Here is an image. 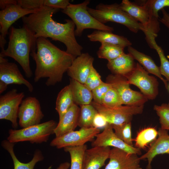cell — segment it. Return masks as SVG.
<instances>
[{"label": "cell", "mask_w": 169, "mask_h": 169, "mask_svg": "<svg viewBox=\"0 0 169 169\" xmlns=\"http://www.w3.org/2000/svg\"><path fill=\"white\" fill-rule=\"evenodd\" d=\"M93 57L87 53H83L75 58L67 72L71 79L84 84L93 66Z\"/></svg>", "instance_id": "cell-18"}, {"label": "cell", "mask_w": 169, "mask_h": 169, "mask_svg": "<svg viewBox=\"0 0 169 169\" xmlns=\"http://www.w3.org/2000/svg\"><path fill=\"white\" fill-rule=\"evenodd\" d=\"M167 89L169 90V84L168 85Z\"/></svg>", "instance_id": "cell-44"}, {"label": "cell", "mask_w": 169, "mask_h": 169, "mask_svg": "<svg viewBox=\"0 0 169 169\" xmlns=\"http://www.w3.org/2000/svg\"><path fill=\"white\" fill-rule=\"evenodd\" d=\"M70 166V163L68 162H65L60 164L57 169H68Z\"/></svg>", "instance_id": "cell-42"}, {"label": "cell", "mask_w": 169, "mask_h": 169, "mask_svg": "<svg viewBox=\"0 0 169 169\" xmlns=\"http://www.w3.org/2000/svg\"><path fill=\"white\" fill-rule=\"evenodd\" d=\"M36 48V52L33 50L30 54L36 65L34 82L47 78L45 84L49 86L61 82L64 74L67 71L75 58L44 38H37Z\"/></svg>", "instance_id": "cell-2"}, {"label": "cell", "mask_w": 169, "mask_h": 169, "mask_svg": "<svg viewBox=\"0 0 169 169\" xmlns=\"http://www.w3.org/2000/svg\"><path fill=\"white\" fill-rule=\"evenodd\" d=\"M103 82L101 76L93 66L84 84L92 91Z\"/></svg>", "instance_id": "cell-37"}, {"label": "cell", "mask_w": 169, "mask_h": 169, "mask_svg": "<svg viewBox=\"0 0 169 169\" xmlns=\"http://www.w3.org/2000/svg\"><path fill=\"white\" fill-rule=\"evenodd\" d=\"M18 3L17 0H0V9L3 10L8 6L13 4Z\"/></svg>", "instance_id": "cell-41"}, {"label": "cell", "mask_w": 169, "mask_h": 169, "mask_svg": "<svg viewBox=\"0 0 169 169\" xmlns=\"http://www.w3.org/2000/svg\"><path fill=\"white\" fill-rule=\"evenodd\" d=\"M91 144L93 146H112L127 153L140 155L141 149L129 146L120 139L115 134L111 124L108 123L101 132L98 134Z\"/></svg>", "instance_id": "cell-14"}, {"label": "cell", "mask_w": 169, "mask_h": 169, "mask_svg": "<svg viewBox=\"0 0 169 169\" xmlns=\"http://www.w3.org/2000/svg\"><path fill=\"white\" fill-rule=\"evenodd\" d=\"M111 87L110 84L103 82L100 85L92 91L94 101L98 103L102 104L105 95Z\"/></svg>", "instance_id": "cell-38"}, {"label": "cell", "mask_w": 169, "mask_h": 169, "mask_svg": "<svg viewBox=\"0 0 169 169\" xmlns=\"http://www.w3.org/2000/svg\"><path fill=\"white\" fill-rule=\"evenodd\" d=\"M127 50L129 53L142 66L145 70L149 73L152 74L159 78L164 83L166 88H167V80L162 76L159 67L157 66L150 56L139 51L131 46L128 47Z\"/></svg>", "instance_id": "cell-24"}, {"label": "cell", "mask_w": 169, "mask_h": 169, "mask_svg": "<svg viewBox=\"0 0 169 169\" xmlns=\"http://www.w3.org/2000/svg\"><path fill=\"white\" fill-rule=\"evenodd\" d=\"M158 131L155 128L149 127L141 130L137 134L134 141L136 147L144 149L147 145L155 141L158 136Z\"/></svg>", "instance_id": "cell-28"}, {"label": "cell", "mask_w": 169, "mask_h": 169, "mask_svg": "<svg viewBox=\"0 0 169 169\" xmlns=\"http://www.w3.org/2000/svg\"><path fill=\"white\" fill-rule=\"evenodd\" d=\"M69 84L75 104L79 105L91 104L93 99L92 92L84 84L71 79Z\"/></svg>", "instance_id": "cell-27"}, {"label": "cell", "mask_w": 169, "mask_h": 169, "mask_svg": "<svg viewBox=\"0 0 169 169\" xmlns=\"http://www.w3.org/2000/svg\"><path fill=\"white\" fill-rule=\"evenodd\" d=\"M110 147L93 146L86 149L83 159V169H100L109 158Z\"/></svg>", "instance_id": "cell-20"}, {"label": "cell", "mask_w": 169, "mask_h": 169, "mask_svg": "<svg viewBox=\"0 0 169 169\" xmlns=\"http://www.w3.org/2000/svg\"><path fill=\"white\" fill-rule=\"evenodd\" d=\"M91 104L99 113L105 117L108 123L112 125H119L131 122L133 116L141 114L144 108V105H122L110 107L98 103L94 101H92Z\"/></svg>", "instance_id": "cell-7"}, {"label": "cell", "mask_w": 169, "mask_h": 169, "mask_svg": "<svg viewBox=\"0 0 169 169\" xmlns=\"http://www.w3.org/2000/svg\"><path fill=\"white\" fill-rule=\"evenodd\" d=\"M119 5L123 10L143 26L146 30L144 33H148L157 37V33L152 25L149 13L145 6L128 0H123Z\"/></svg>", "instance_id": "cell-17"}, {"label": "cell", "mask_w": 169, "mask_h": 169, "mask_svg": "<svg viewBox=\"0 0 169 169\" xmlns=\"http://www.w3.org/2000/svg\"><path fill=\"white\" fill-rule=\"evenodd\" d=\"M108 123L105 117L101 114L98 113L96 114L93 122V127L97 129H104Z\"/></svg>", "instance_id": "cell-39"}, {"label": "cell", "mask_w": 169, "mask_h": 169, "mask_svg": "<svg viewBox=\"0 0 169 169\" xmlns=\"http://www.w3.org/2000/svg\"><path fill=\"white\" fill-rule=\"evenodd\" d=\"M154 109L159 117L161 128L169 130V107L168 104H162L161 105H155Z\"/></svg>", "instance_id": "cell-35"}, {"label": "cell", "mask_w": 169, "mask_h": 169, "mask_svg": "<svg viewBox=\"0 0 169 169\" xmlns=\"http://www.w3.org/2000/svg\"><path fill=\"white\" fill-rule=\"evenodd\" d=\"M157 138L151 144L147 151L139 157L140 160L146 159V169H151V163L154 158L160 154H169V135L167 131L159 129Z\"/></svg>", "instance_id": "cell-19"}, {"label": "cell", "mask_w": 169, "mask_h": 169, "mask_svg": "<svg viewBox=\"0 0 169 169\" xmlns=\"http://www.w3.org/2000/svg\"><path fill=\"white\" fill-rule=\"evenodd\" d=\"M90 2V0H85L80 3H70L62 10V12L70 17L74 23L76 27L75 36H81L83 31L86 29L112 32L114 30L113 27L100 23L89 13L87 6Z\"/></svg>", "instance_id": "cell-5"}, {"label": "cell", "mask_w": 169, "mask_h": 169, "mask_svg": "<svg viewBox=\"0 0 169 169\" xmlns=\"http://www.w3.org/2000/svg\"><path fill=\"white\" fill-rule=\"evenodd\" d=\"M1 146L9 153L13 160L14 169H33L37 162L44 159V156L41 151L37 150L35 152L32 160L27 163L19 161L14 153L13 147L14 144L8 140H4L1 142Z\"/></svg>", "instance_id": "cell-25"}, {"label": "cell", "mask_w": 169, "mask_h": 169, "mask_svg": "<svg viewBox=\"0 0 169 169\" xmlns=\"http://www.w3.org/2000/svg\"><path fill=\"white\" fill-rule=\"evenodd\" d=\"M87 149L85 144L80 146H68L64 148V151L68 152L70 156V169H83L84 155Z\"/></svg>", "instance_id": "cell-29"}, {"label": "cell", "mask_w": 169, "mask_h": 169, "mask_svg": "<svg viewBox=\"0 0 169 169\" xmlns=\"http://www.w3.org/2000/svg\"><path fill=\"white\" fill-rule=\"evenodd\" d=\"M74 104L70 85L65 86L59 92L56 101L55 110L59 115V120Z\"/></svg>", "instance_id": "cell-26"}, {"label": "cell", "mask_w": 169, "mask_h": 169, "mask_svg": "<svg viewBox=\"0 0 169 169\" xmlns=\"http://www.w3.org/2000/svg\"><path fill=\"white\" fill-rule=\"evenodd\" d=\"M37 39L26 26L23 25L19 28L12 26L8 47L1 50L0 56L13 59L22 67L26 76L30 78L33 72L30 65L29 55L32 50H35Z\"/></svg>", "instance_id": "cell-3"}, {"label": "cell", "mask_w": 169, "mask_h": 169, "mask_svg": "<svg viewBox=\"0 0 169 169\" xmlns=\"http://www.w3.org/2000/svg\"><path fill=\"white\" fill-rule=\"evenodd\" d=\"M168 106L169 107V103H168Z\"/></svg>", "instance_id": "cell-45"}, {"label": "cell", "mask_w": 169, "mask_h": 169, "mask_svg": "<svg viewBox=\"0 0 169 169\" xmlns=\"http://www.w3.org/2000/svg\"><path fill=\"white\" fill-rule=\"evenodd\" d=\"M59 9L44 6L35 12L22 18L23 25L27 27L37 39L50 38L63 43L66 52L75 58L82 53V47L77 42L75 34V25L70 19L62 23L55 21L52 17Z\"/></svg>", "instance_id": "cell-1"}, {"label": "cell", "mask_w": 169, "mask_h": 169, "mask_svg": "<svg viewBox=\"0 0 169 169\" xmlns=\"http://www.w3.org/2000/svg\"><path fill=\"white\" fill-rule=\"evenodd\" d=\"M109 160L105 169H142L138 155L115 148L111 149Z\"/></svg>", "instance_id": "cell-16"}, {"label": "cell", "mask_w": 169, "mask_h": 169, "mask_svg": "<svg viewBox=\"0 0 169 169\" xmlns=\"http://www.w3.org/2000/svg\"><path fill=\"white\" fill-rule=\"evenodd\" d=\"M112 126L115 133L120 139L127 145L133 146L131 122L119 125H112Z\"/></svg>", "instance_id": "cell-34"}, {"label": "cell", "mask_w": 169, "mask_h": 169, "mask_svg": "<svg viewBox=\"0 0 169 169\" xmlns=\"http://www.w3.org/2000/svg\"><path fill=\"white\" fill-rule=\"evenodd\" d=\"M102 104L110 107L118 106L123 105L118 93L112 86L105 95Z\"/></svg>", "instance_id": "cell-36"}, {"label": "cell", "mask_w": 169, "mask_h": 169, "mask_svg": "<svg viewBox=\"0 0 169 169\" xmlns=\"http://www.w3.org/2000/svg\"><path fill=\"white\" fill-rule=\"evenodd\" d=\"M87 37L92 42H99L116 45L124 48L131 46V43L126 38L112 33L111 32L96 30Z\"/></svg>", "instance_id": "cell-23"}, {"label": "cell", "mask_w": 169, "mask_h": 169, "mask_svg": "<svg viewBox=\"0 0 169 169\" xmlns=\"http://www.w3.org/2000/svg\"><path fill=\"white\" fill-rule=\"evenodd\" d=\"M80 110V108L74 103L64 114L54 130L56 137L74 130L78 126Z\"/></svg>", "instance_id": "cell-21"}, {"label": "cell", "mask_w": 169, "mask_h": 169, "mask_svg": "<svg viewBox=\"0 0 169 169\" xmlns=\"http://www.w3.org/2000/svg\"><path fill=\"white\" fill-rule=\"evenodd\" d=\"M124 49L116 45L102 43L97 52V54L99 58L107 59L108 61L124 53Z\"/></svg>", "instance_id": "cell-30"}, {"label": "cell", "mask_w": 169, "mask_h": 169, "mask_svg": "<svg viewBox=\"0 0 169 169\" xmlns=\"http://www.w3.org/2000/svg\"><path fill=\"white\" fill-rule=\"evenodd\" d=\"M44 116L38 100L34 97H27L19 108V124L23 128L39 124Z\"/></svg>", "instance_id": "cell-13"}, {"label": "cell", "mask_w": 169, "mask_h": 169, "mask_svg": "<svg viewBox=\"0 0 169 169\" xmlns=\"http://www.w3.org/2000/svg\"><path fill=\"white\" fill-rule=\"evenodd\" d=\"M57 124L55 121L50 120L19 130L11 129L7 140L13 143L24 141L32 143L46 142L49 136L54 134Z\"/></svg>", "instance_id": "cell-6"}, {"label": "cell", "mask_w": 169, "mask_h": 169, "mask_svg": "<svg viewBox=\"0 0 169 169\" xmlns=\"http://www.w3.org/2000/svg\"><path fill=\"white\" fill-rule=\"evenodd\" d=\"M24 96L23 92L13 89L0 97V119L10 121L14 128L18 126L19 108Z\"/></svg>", "instance_id": "cell-11"}, {"label": "cell", "mask_w": 169, "mask_h": 169, "mask_svg": "<svg viewBox=\"0 0 169 169\" xmlns=\"http://www.w3.org/2000/svg\"><path fill=\"white\" fill-rule=\"evenodd\" d=\"M80 106L78 126L80 128L93 127V120L98 112L91 104Z\"/></svg>", "instance_id": "cell-31"}, {"label": "cell", "mask_w": 169, "mask_h": 169, "mask_svg": "<svg viewBox=\"0 0 169 169\" xmlns=\"http://www.w3.org/2000/svg\"><path fill=\"white\" fill-rule=\"evenodd\" d=\"M8 85L4 82L0 80V94H1L7 89Z\"/></svg>", "instance_id": "cell-43"}, {"label": "cell", "mask_w": 169, "mask_h": 169, "mask_svg": "<svg viewBox=\"0 0 169 169\" xmlns=\"http://www.w3.org/2000/svg\"><path fill=\"white\" fill-rule=\"evenodd\" d=\"M38 8L25 9L17 3L9 5L0 11V46L1 50L4 49L7 42L5 38L12 24L19 18L35 12Z\"/></svg>", "instance_id": "cell-12"}, {"label": "cell", "mask_w": 169, "mask_h": 169, "mask_svg": "<svg viewBox=\"0 0 169 169\" xmlns=\"http://www.w3.org/2000/svg\"><path fill=\"white\" fill-rule=\"evenodd\" d=\"M100 132V130L94 127L81 128L78 130L72 131L60 137H56L50 145L58 149L82 146L93 141Z\"/></svg>", "instance_id": "cell-10"}, {"label": "cell", "mask_w": 169, "mask_h": 169, "mask_svg": "<svg viewBox=\"0 0 169 169\" xmlns=\"http://www.w3.org/2000/svg\"><path fill=\"white\" fill-rule=\"evenodd\" d=\"M161 11L162 16L160 18L159 20L169 29V14L164 8L161 10Z\"/></svg>", "instance_id": "cell-40"}, {"label": "cell", "mask_w": 169, "mask_h": 169, "mask_svg": "<svg viewBox=\"0 0 169 169\" xmlns=\"http://www.w3.org/2000/svg\"><path fill=\"white\" fill-rule=\"evenodd\" d=\"M134 59L129 53H125L117 58L108 61L107 66L113 74L125 76L135 68Z\"/></svg>", "instance_id": "cell-22"}, {"label": "cell", "mask_w": 169, "mask_h": 169, "mask_svg": "<svg viewBox=\"0 0 169 169\" xmlns=\"http://www.w3.org/2000/svg\"><path fill=\"white\" fill-rule=\"evenodd\" d=\"M87 10L93 17L103 24L109 22H115L125 26L131 31L136 33L140 30L144 32L146 31L141 23L123 10L118 3H100L95 9L88 7Z\"/></svg>", "instance_id": "cell-4"}, {"label": "cell", "mask_w": 169, "mask_h": 169, "mask_svg": "<svg viewBox=\"0 0 169 169\" xmlns=\"http://www.w3.org/2000/svg\"><path fill=\"white\" fill-rule=\"evenodd\" d=\"M155 39V38L151 37L146 41L150 47L157 53L160 61L159 68L161 73L169 81V61L165 56L162 49L156 44Z\"/></svg>", "instance_id": "cell-33"}, {"label": "cell", "mask_w": 169, "mask_h": 169, "mask_svg": "<svg viewBox=\"0 0 169 169\" xmlns=\"http://www.w3.org/2000/svg\"><path fill=\"white\" fill-rule=\"evenodd\" d=\"M0 80L8 85H24L30 92L33 90V85L24 77L18 65L1 56H0Z\"/></svg>", "instance_id": "cell-15"}, {"label": "cell", "mask_w": 169, "mask_h": 169, "mask_svg": "<svg viewBox=\"0 0 169 169\" xmlns=\"http://www.w3.org/2000/svg\"><path fill=\"white\" fill-rule=\"evenodd\" d=\"M106 82L111 84L119 95L123 104L133 106L143 105L148 99L142 93L132 90L124 76L111 74L106 78Z\"/></svg>", "instance_id": "cell-9"}, {"label": "cell", "mask_w": 169, "mask_h": 169, "mask_svg": "<svg viewBox=\"0 0 169 169\" xmlns=\"http://www.w3.org/2000/svg\"><path fill=\"white\" fill-rule=\"evenodd\" d=\"M149 13L151 23L159 22L158 12L165 7H169V0H149L143 2Z\"/></svg>", "instance_id": "cell-32"}, {"label": "cell", "mask_w": 169, "mask_h": 169, "mask_svg": "<svg viewBox=\"0 0 169 169\" xmlns=\"http://www.w3.org/2000/svg\"><path fill=\"white\" fill-rule=\"evenodd\" d=\"M129 84H133L140 90L148 100L154 99L158 93V82L155 77L149 73L139 63L134 69L124 76Z\"/></svg>", "instance_id": "cell-8"}]
</instances>
